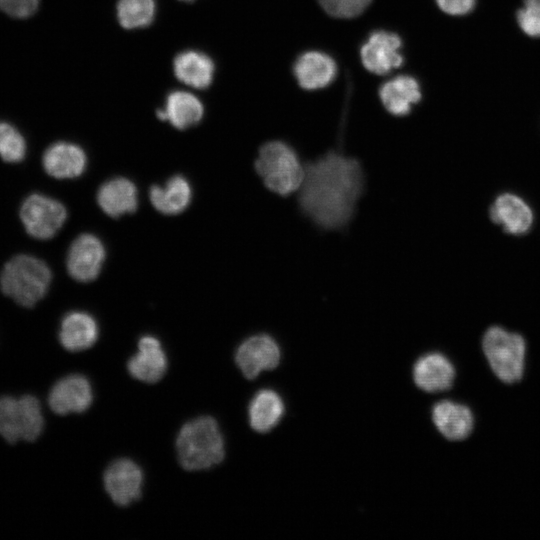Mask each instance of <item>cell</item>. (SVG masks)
Listing matches in <instances>:
<instances>
[{
	"label": "cell",
	"instance_id": "cell-15",
	"mask_svg": "<svg viewBox=\"0 0 540 540\" xmlns=\"http://www.w3.org/2000/svg\"><path fill=\"white\" fill-rule=\"evenodd\" d=\"M384 108L394 116H406L422 97L418 80L411 75H398L384 82L379 89Z\"/></svg>",
	"mask_w": 540,
	"mask_h": 540
},
{
	"label": "cell",
	"instance_id": "cell-27",
	"mask_svg": "<svg viewBox=\"0 0 540 540\" xmlns=\"http://www.w3.org/2000/svg\"><path fill=\"white\" fill-rule=\"evenodd\" d=\"M26 141L11 124L0 122V158L9 163H18L26 156Z\"/></svg>",
	"mask_w": 540,
	"mask_h": 540
},
{
	"label": "cell",
	"instance_id": "cell-17",
	"mask_svg": "<svg viewBox=\"0 0 540 540\" xmlns=\"http://www.w3.org/2000/svg\"><path fill=\"white\" fill-rule=\"evenodd\" d=\"M455 370L452 363L442 354L430 353L422 356L414 365L415 384L426 392H438L452 386Z\"/></svg>",
	"mask_w": 540,
	"mask_h": 540
},
{
	"label": "cell",
	"instance_id": "cell-11",
	"mask_svg": "<svg viewBox=\"0 0 540 540\" xmlns=\"http://www.w3.org/2000/svg\"><path fill=\"white\" fill-rule=\"evenodd\" d=\"M143 475L137 464L128 459L113 462L105 471L104 486L113 502L127 506L139 499Z\"/></svg>",
	"mask_w": 540,
	"mask_h": 540
},
{
	"label": "cell",
	"instance_id": "cell-21",
	"mask_svg": "<svg viewBox=\"0 0 540 540\" xmlns=\"http://www.w3.org/2000/svg\"><path fill=\"white\" fill-rule=\"evenodd\" d=\"M204 114L201 101L187 91H172L165 101V107L157 111L158 118L168 120L175 128L184 130L200 122Z\"/></svg>",
	"mask_w": 540,
	"mask_h": 540
},
{
	"label": "cell",
	"instance_id": "cell-12",
	"mask_svg": "<svg viewBox=\"0 0 540 540\" xmlns=\"http://www.w3.org/2000/svg\"><path fill=\"white\" fill-rule=\"evenodd\" d=\"M93 394L89 381L82 375H69L60 379L51 389L49 407L59 415L81 413L89 408Z\"/></svg>",
	"mask_w": 540,
	"mask_h": 540
},
{
	"label": "cell",
	"instance_id": "cell-6",
	"mask_svg": "<svg viewBox=\"0 0 540 540\" xmlns=\"http://www.w3.org/2000/svg\"><path fill=\"white\" fill-rule=\"evenodd\" d=\"M44 418L38 399L32 395L0 398V435L9 443L34 441L41 434Z\"/></svg>",
	"mask_w": 540,
	"mask_h": 540
},
{
	"label": "cell",
	"instance_id": "cell-14",
	"mask_svg": "<svg viewBox=\"0 0 540 540\" xmlns=\"http://www.w3.org/2000/svg\"><path fill=\"white\" fill-rule=\"evenodd\" d=\"M44 170L57 179H70L81 175L86 167V154L74 143L59 141L49 146L42 158Z\"/></svg>",
	"mask_w": 540,
	"mask_h": 540
},
{
	"label": "cell",
	"instance_id": "cell-10",
	"mask_svg": "<svg viewBox=\"0 0 540 540\" xmlns=\"http://www.w3.org/2000/svg\"><path fill=\"white\" fill-rule=\"evenodd\" d=\"M235 360L243 375L254 379L263 370L277 367L280 349L269 335L259 334L248 338L239 346Z\"/></svg>",
	"mask_w": 540,
	"mask_h": 540
},
{
	"label": "cell",
	"instance_id": "cell-20",
	"mask_svg": "<svg viewBox=\"0 0 540 540\" xmlns=\"http://www.w3.org/2000/svg\"><path fill=\"white\" fill-rule=\"evenodd\" d=\"M97 202L100 208L113 218L133 213L138 206L136 186L122 177L108 180L99 188Z\"/></svg>",
	"mask_w": 540,
	"mask_h": 540
},
{
	"label": "cell",
	"instance_id": "cell-22",
	"mask_svg": "<svg viewBox=\"0 0 540 540\" xmlns=\"http://www.w3.org/2000/svg\"><path fill=\"white\" fill-rule=\"evenodd\" d=\"M98 338L95 319L81 311L68 313L61 322L59 339L62 346L71 352L90 348Z\"/></svg>",
	"mask_w": 540,
	"mask_h": 540
},
{
	"label": "cell",
	"instance_id": "cell-23",
	"mask_svg": "<svg viewBox=\"0 0 540 540\" xmlns=\"http://www.w3.org/2000/svg\"><path fill=\"white\" fill-rule=\"evenodd\" d=\"M432 419L440 433L453 441L466 438L473 429L470 409L452 401L437 403L432 411Z\"/></svg>",
	"mask_w": 540,
	"mask_h": 540
},
{
	"label": "cell",
	"instance_id": "cell-32",
	"mask_svg": "<svg viewBox=\"0 0 540 540\" xmlns=\"http://www.w3.org/2000/svg\"><path fill=\"white\" fill-rule=\"evenodd\" d=\"M181 1H187L188 2V1H193V0H181Z\"/></svg>",
	"mask_w": 540,
	"mask_h": 540
},
{
	"label": "cell",
	"instance_id": "cell-8",
	"mask_svg": "<svg viewBox=\"0 0 540 540\" xmlns=\"http://www.w3.org/2000/svg\"><path fill=\"white\" fill-rule=\"evenodd\" d=\"M402 45V39L394 32H371L360 48L363 66L377 75H385L399 68L404 62Z\"/></svg>",
	"mask_w": 540,
	"mask_h": 540
},
{
	"label": "cell",
	"instance_id": "cell-19",
	"mask_svg": "<svg viewBox=\"0 0 540 540\" xmlns=\"http://www.w3.org/2000/svg\"><path fill=\"white\" fill-rule=\"evenodd\" d=\"M490 216L492 221L501 225L506 232L515 235L527 232L533 222L530 207L520 197L509 193L502 194L495 200Z\"/></svg>",
	"mask_w": 540,
	"mask_h": 540
},
{
	"label": "cell",
	"instance_id": "cell-7",
	"mask_svg": "<svg viewBox=\"0 0 540 540\" xmlns=\"http://www.w3.org/2000/svg\"><path fill=\"white\" fill-rule=\"evenodd\" d=\"M20 218L26 232L40 240L57 234L67 218L66 208L59 201L42 194H32L22 203Z\"/></svg>",
	"mask_w": 540,
	"mask_h": 540
},
{
	"label": "cell",
	"instance_id": "cell-31",
	"mask_svg": "<svg viewBox=\"0 0 540 540\" xmlns=\"http://www.w3.org/2000/svg\"><path fill=\"white\" fill-rule=\"evenodd\" d=\"M436 3L443 12L459 16L471 12L476 0H436Z\"/></svg>",
	"mask_w": 540,
	"mask_h": 540
},
{
	"label": "cell",
	"instance_id": "cell-26",
	"mask_svg": "<svg viewBox=\"0 0 540 540\" xmlns=\"http://www.w3.org/2000/svg\"><path fill=\"white\" fill-rule=\"evenodd\" d=\"M117 19L125 29H139L149 26L156 14L155 0H118Z\"/></svg>",
	"mask_w": 540,
	"mask_h": 540
},
{
	"label": "cell",
	"instance_id": "cell-28",
	"mask_svg": "<svg viewBox=\"0 0 540 540\" xmlns=\"http://www.w3.org/2000/svg\"><path fill=\"white\" fill-rule=\"evenodd\" d=\"M318 2L330 16L349 19L362 14L372 0H318Z\"/></svg>",
	"mask_w": 540,
	"mask_h": 540
},
{
	"label": "cell",
	"instance_id": "cell-25",
	"mask_svg": "<svg viewBox=\"0 0 540 540\" xmlns=\"http://www.w3.org/2000/svg\"><path fill=\"white\" fill-rule=\"evenodd\" d=\"M251 427L265 433L276 426L284 413V404L279 395L272 390H261L252 399L249 406Z\"/></svg>",
	"mask_w": 540,
	"mask_h": 540
},
{
	"label": "cell",
	"instance_id": "cell-4",
	"mask_svg": "<svg viewBox=\"0 0 540 540\" xmlns=\"http://www.w3.org/2000/svg\"><path fill=\"white\" fill-rule=\"evenodd\" d=\"M255 169L266 188L283 197L299 190L305 173V165L294 148L281 140L260 147Z\"/></svg>",
	"mask_w": 540,
	"mask_h": 540
},
{
	"label": "cell",
	"instance_id": "cell-3",
	"mask_svg": "<svg viewBox=\"0 0 540 540\" xmlns=\"http://www.w3.org/2000/svg\"><path fill=\"white\" fill-rule=\"evenodd\" d=\"M52 279L48 265L34 256L18 254L0 273L1 291L18 305L33 307L47 293Z\"/></svg>",
	"mask_w": 540,
	"mask_h": 540
},
{
	"label": "cell",
	"instance_id": "cell-30",
	"mask_svg": "<svg viewBox=\"0 0 540 540\" xmlns=\"http://www.w3.org/2000/svg\"><path fill=\"white\" fill-rule=\"evenodd\" d=\"M40 0H0V10L14 18H27L34 14Z\"/></svg>",
	"mask_w": 540,
	"mask_h": 540
},
{
	"label": "cell",
	"instance_id": "cell-29",
	"mask_svg": "<svg viewBox=\"0 0 540 540\" xmlns=\"http://www.w3.org/2000/svg\"><path fill=\"white\" fill-rule=\"evenodd\" d=\"M517 21L522 31L531 37H540V0H524L517 12Z\"/></svg>",
	"mask_w": 540,
	"mask_h": 540
},
{
	"label": "cell",
	"instance_id": "cell-1",
	"mask_svg": "<svg viewBox=\"0 0 540 540\" xmlns=\"http://www.w3.org/2000/svg\"><path fill=\"white\" fill-rule=\"evenodd\" d=\"M304 165V178L298 190L301 212L324 230L345 227L363 193L360 163L339 150H330Z\"/></svg>",
	"mask_w": 540,
	"mask_h": 540
},
{
	"label": "cell",
	"instance_id": "cell-18",
	"mask_svg": "<svg viewBox=\"0 0 540 540\" xmlns=\"http://www.w3.org/2000/svg\"><path fill=\"white\" fill-rule=\"evenodd\" d=\"M173 71L180 82L196 89H206L213 81L215 65L204 52L186 50L174 58Z\"/></svg>",
	"mask_w": 540,
	"mask_h": 540
},
{
	"label": "cell",
	"instance_id": "cell-5",
	"mask_svg": "<svg viewBox=\"0 0 540 540\" xmlns=\"http://www.w3.org/2000/svg\"><path fill=\"white\" fill-rule=\"evenodd\" d=\"M483 351L495 375L506 383L522 378L525 341L519 334L493 326L483 337Z\"/></svg>",
	"mask_w": 540,
	"mask_h": 540
},
{
	"label": "cell",
	"instance_id": "cell-16",
	"mask_svg": "<svg viewBox=\"0 0 540 540\" xmlns=\"http://www.w3.org/2000/svg\"><path fill=\"white\" fill-rule=\"evenodd\" d=\"M128 371L132 377L146 383H155L165 374L167 360L158 339L152 336L142 337L138 343V352L129 360Z\"/></svg>",
	"mask_w": 540,
	"mask_h": 540
},
{
	"label": "cell",
	"instance_id": "cell-24",
	"mask_svg": "<svg viewBox=\"0 0 540 540\" xmlns=\"http://www.w3.org/2000/svg\"><path fill=\"white\" fill-rule=\"evenodd\" d=\"M149 195L156 210L163 214L174 215L188 207L192 191L189 182L183 176L176 175L163 186H152Z\"/></svg>",
	"mask_w": 540,
	"mask_h": 540
},
{
	"label": "cell",
	"instance_id": "cell-13",
	"mask_svg": "<svg viewBox=\"0 0 540 540\" xmlns=\"http://www.w3.org/2000/svg\"><path fill=\"white\" fill-rule=\"evenodd\" d=\"M337 72L334 58L322 51H306L300 54L293 64L294 77L305 90L327 87L334 81Z\"/></svg>",
	"mask_w": 540,
	"mask_h": 540
},
{
	"label": "cell",
	"instance_id": "cell-9",
	"mask_svg": "<svg viewBox=\"0 0 540 540\" xmlns=\"http://www.w3.org/2000/svg\"><path fill=\"white\" fill-rule=\"evenodd\" d=\"M105 248L98 237L82 234L71 244L67 255V271L79 282H90L100 273Z\"/></svg>",
	"mask_w": 540,
	"mask_h": 540
},
{
	"label": "cell",
	"instance_id": "cell-2",
	"mask_svg": "<svg viewBox=\"0 0 540 540\" xmlns=\"http://www.w3.org/2000/svg\"><path fill=\"white\" fill-rule=\"evenodd\" d=\"M176 448L179 463L188 471H199L219 464L225 455L224 441L217 422L200 417L180 430Z\"/></svg>",
	"mask_w": 540,
	"mask_h": 540
}]
</instances>
